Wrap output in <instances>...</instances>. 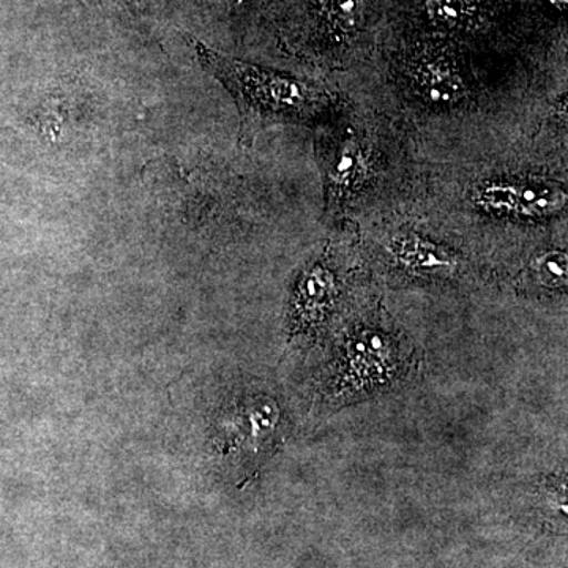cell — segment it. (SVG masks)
Masks as SVG:
<instances>
[{
	"label": "cell",
	"instance_id": "cell-1",
	"mask_svg": "<svg viewBox=\"0 0 568 568\" xmlns=\"http://www.w3.org/2000/svg\"><path fill=\"white\" fill-rule=\"evenodd\" d=\"M197 61L216 78L237 103L242 118V140H253L275 123L312 121L332 103L320 85L227 58L193 40Z\"/></svg>",
	"mask_w": 568,
	"mask_h": 568
},
{
	"label": "cell",
	"instance_id": "cell-2",
	"mask_svg": "<svg viewBox=\"0 0 568 568\" xmlns=\"http://www.w3.org/2000/svg\"><path fill=\"white\" fill-rule=\"evenodd\" d=\"M364 164V152L354 138L339 142L325 168V186H327V205L334 207L346 200L347 194L357 182Z\"/></svg>",
	"mask_w": 568,
	"mask_h": 568
},
{
	"label": "cell",
	"instance_id": "cell-3",
	"mask_svg": "<svg viewBox=\"0 0 568 568\" xmlns=\"http://www.w3.org/2000/svg\"><path fill=\"white\" fill-rule=\"evenodd\" d=\"M396 261L410 271L447 272L455 265L454 257L416 233L398 234L390 244Z\"/></svg>",
	"mask_w": 568,
	"mask_h": 568
},
{
	"label": "cell",
	"instance_id": "cell-4",
	"mask_svg": "<svg viewBox=\"0 0 568 568\" xmlns=\"http://www.w3.org/2000/svg\"><path fill=\"white\" fill-rule=\"evenodd\" d=\"M416 80L426 102L454 104L462 100L465 84L457 70L444 58H429L418 65Z\"/></svg>",
	"mask_w": 568,
	"mask_h": 568
},
{
	"label": "cell",
	"instance_id": "cell-5",
	"mask_svg": "<svg viewBox=\"0 0 568 568\" xmlns=\"http://www.w3.org/2000/svg\"><path fill=\"white\" fill-rule=\"evenodd\" d=\"M517 207L515 213L525 216H548L562 211L567 204V194L552 183H515Z\"/></svg>",
	"mask_w": 568,
	"mask_h": 568
},
{
	"label": "cell",
	"instance_id": "cell-6",
	"mask_svg": "<svg viewBox=\"0 0 568 568\" xmlns=\"http://www.w3.org/2000/svg\"><path fill=\"white\" fill-rule=\"evenodd\" d=\"M336 283L334 275L323 267L316 265L312 271L306 272L301 284H298V310L306 317H317L325 312L334 301Z\"/></svg>",
	"mask_w": 568,
	"mask_h": 568
},
{
	"label": "cell",
	"instance_id": "cell-7",
	"mask_svg": "<svg viewBox=\"0 0 568 568\" xmlns=\"http://www.w3.org/2000/svg\"><path fill=\"white\" fill-rule=\"evenodd\" d=\"M323 11L328 28L338 33H354L365 22V0H324Z\"/></svg>",
	"mask_w": 568,
	"mask_h": 568
},
{
	"label": "cell",
	"instance_id": "cell-8",
	"mask_svg": "<svg viewBox=\"0 0 568 568\" xmlns=\"http://www.w3.org/2000/svg\"><path fill=\"white\" fill-rule=\"evenodd\" d=\"M426 13L437 24L462 28L476 14V0H426Z\"/></svg>",
	"mask_w": 568,
	"mask_h": 568
},
{
	"label": "cell",
	"instance_id": "cell-9",
	"mask_svg": "<svg viewBox=\"0 0 568 568\" xmlns=\"http://www.w3.org/2000/svg\"><path fill=\"white\" fill-rule=\"evenodd\" d=\"M478 205L491 213H515L517 190L515 183H487L476 194Z\"/></svg>",
	"mask_w": 568,
	"mask_h": 568
},
{
	"label": "cell",
	"instance_id": "cell-10",
	"mask_svg": "<svg viewBox=\"0 0 568 568\" xmlns=\"http://www.w3.org/2000/svg\"><path fill=\"white\" fill-rule=\"evenodd\" d=\"M538 282L548 287H564L567 284L568 261L562 252L541 254L532 265Z\"/></svg>",
	"mask_w": 568,
	"mask_h": 568
},
{
	"label": "cell",
	"instance_id": "cell-11",
	"mask_svg": "<svg viewBox=\"0 0 568 568\" xmlns=\"http://www.w3.org/2000/svg\"><path fill=\"white\" fill-rule=\"evenodd\" d=\"M549 2L552 3V6L559 7V9H562V7H566L567 0H549Z\"/></svg>",
	"mask_w": 568,
	"mask_h": 568
}]
</instances>
